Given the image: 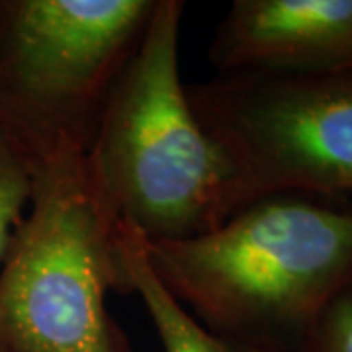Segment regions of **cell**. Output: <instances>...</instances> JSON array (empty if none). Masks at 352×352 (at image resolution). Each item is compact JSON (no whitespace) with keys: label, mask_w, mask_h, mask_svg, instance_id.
<instances>
[{"label":"cell","mask_w":352,"mask_h":352,"mask_svg":"<svg viewBox=\"0 0 352 352\" xmlns=\"http://www.w3.org/2000/svg\"><path fill=\"white\" fill-rule=\"evenodd\" d=\"M186 88L233 168L239 210L280 192L352 198V69L215 75Z\"/></svg>","instance_id":"5b68a950"},{"label":"cell","mask_w":352,"mask_h":352,"mask_svg":"<svg viewBox=\"0 0 352 352\" xmlns=\"http://www.w3.org/2000/svg\"><path fill=\"white\" fill-rule=\"evenodd\" d=\"M34 184V168L12 141L0 131V264L4 263L28 214Z\"/></svg>","instance_id":"ba28073f"},{"label":"cell","mask_w":352,"mask_h":352,"mask_svg":"<svg viewBox=\"0 0 352 352\" xmlns=\"http://www.w3.org/2000/svg\"><path fill=\"white\" fill-rule=\"evenodd\" d=\"M118 256L126 289L141 298L163 352H282L215 335L198 323L157 280L147 261L143 239L122 221L118 226Z\"/></svg>","instance_id":"52a82bcc"},{"label":"cell","mask_w":352,"mask_h":352,"mask_svg":"<svg viewBox=\"0 0 352 352\" xmlns=\"http://www.w3.org/2000/svg\"><path fill=\"white\" fill-rule=\"evenodd\" d=\"M182 0H157L87 153L113 215L149 243L188 239L239 210L233 168L180 78Z\"/></svg>","instance_id":"7a4b0ae2"},{"label":"cell","mask_w":352,"mask_h":352,"mask_svg":"<svg viewBox=\"0 0 352 352\" xmlns=\"http://www.w3.org/2000/svg\"><path fill=\"white\" fill-rule=\"evenodd\" d=\"M157 0H0V131L34 168L87 157Z\"/></svg>","instance_id":"3957f363"},{"label":"cell","mask_w":352,"mask_h":352,"mask_svg":"<svg viewBox=\"0 0 352 352\" xmlns=\"http://www.w3.org/2000/svg\"><path fill=\"white\" fill-rule=\"evenodd\" d=\"M215 75H317L352 67V0H235L208 50Z\"/></svg>","instance_id":"8992f818"},{"label":"cell","mask_w":352,"mask_h":352,"mask_svg":"<svg viewBox=\"0 0 352 352\" xmlns=\"http://www.w3.org/2000/svg\"><path fill=\"white\" fill-rule=\"evenodd\" d=\"M143 247L157 280L204 327L296 352L352 286V198L268 194L200 235Z\"/></svg>","instance_id":"6da1fadb"},{"label":"cell","mask_w":352,"mask_h":352,"mask_svg":"<svg viewBox=\"0 0 352 352\" xmlns=\"http://www.w3.org/2000/svg\"><path fill=\"white\" fill-rule=\"evenodd\" d=\"M351 69H352V67H351ZM346 71H349V69H346Z\"/></svg>","instance_id":"8fae6325"},{"label":"cell","mask_w":352,"mask_h":352,"mask_svg":"<svg viewBox=\"0 0 352 352\" xmlns=\"http://www.w3.org/2000/svg\"><path fill=\"white\" fill-rule=\"evenodd\" d=\"M120 219L69 157L36 175L22 226L0 270V346L6 352H131L106 307L127 292Z\"/></svg>","instance_id":"277c9868"},{"label":"cell","mask_w":352,"mask_h":352,"mask_svg":"<svg viewBox=\"0 0 352 352\" xmlns=\"http://www.w3.org/2000/svg\"><path fill=\"white\" fill-rule=\"evenodd\" d=\"M296 352H352V286L315 319Z\"/></svg>","instance_id":"9c48e42d"},{"label":"cell","mask_w":352,"mask_h":352,"mask_svg":"<svg viewBox=\"0 0 352 352\" xmlns=\"http://www.w3.org/2000/svg\"><path fill=\"white\" fill-rule=\"evenodd\" d=\"M0 352H6V351H4V349H2V346H0Z\"/></svg>","instance_id":"30bf717a"}]
</instances>
